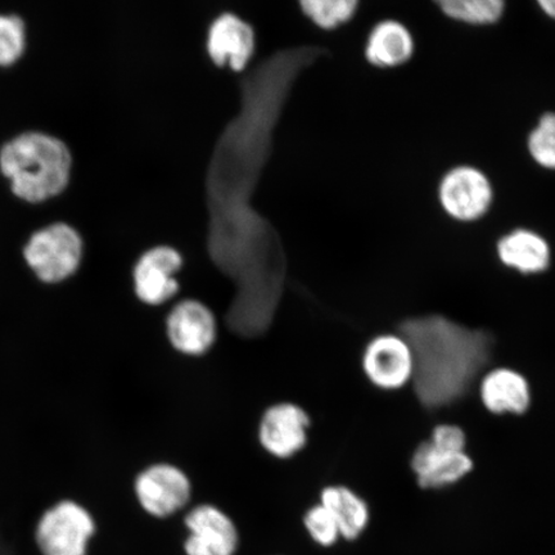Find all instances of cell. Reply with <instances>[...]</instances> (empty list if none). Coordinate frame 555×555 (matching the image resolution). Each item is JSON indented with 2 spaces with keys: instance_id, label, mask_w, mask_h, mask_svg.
<instances>
[{
  "instance_id": "obj_1",
  "label": "cell",
  "mask_w": 555,
  "mask_h": 555,
  "mask_svg": "<svg viewBox=\"0 0 555 555\" xmlns=\"http://www.w3.org/2000/svg\"><path fill=\"white\" fill-rule=\"evenodd\" d=\"M400 335L413 352L415 397L427 409L447 408L466 397L489 364L494 344L488 332L439 314L406 319Z\"/></svg>"
},
{
  "instance_id": "obj_2",
  "label": "cell",
  "mask_w": 555,
  "mask_h": 555,
  "mask_svg": "<svg viewBox=\"0 0 555 555\" xmlns=\"http://www.w3.org/2000/svg\"><path fill=\"white\" fill-rule=\"evenodd\" d=\"M0 170L12 191L27 203H43L66 190L72 179L73 155L61 139L25 133L0 151Z\"/></svg>"
},
{
  "instance_id": "obj_3",
  "label": "cell",
  "mask_w": 555,
  "mask_h": 555,
  "mask_svg": "<svg viewBox=\"0 0 555 555\" xmlns=\"http://www.w3.org/2000/svg\"><path fill=\"white\" fill-rule=\"evenodd\" d=\"M100 524L94 512L74 498L54 502L34 527V543L40 555H90Z\"/></svg>"
},
{
  "instance_id": "obj_4",
  "label": "cell",
  "mask_w": 555,
  "mask_h": 555,
  "mask_svg": "<svg viewBox=\"0 0 555 555\" xmlns=\"http://www.w3.org/2000/svg\"><path fill=\"white\" fill-rule=\"evenodd\" d=\"M133 495L145 516L166 520L190 508L193 483L186 472L176 464L158 462L135 476Z\"/></svg>"
},
{
  "instance_id": "obj_5",
  "label": "cell",
  "mask_w": 555,
  "mask_h": 555,
  "mask_svg": "<svg viewBox=\"0 0 555 555\" xmlns=\"http://www.w3.org/2000/svg\"><path fill=\"white\" fill-rule=\"evenodd\" d=\"M495 190L488 173L475 165L461 164L446 172L437 184L442 211L457 223L481 220L494 205Z\"/></svg>"
},
{
  "instance_id": "obj_6",
  "label": "cell",
  "mask_w": 555,
  "mask_h": 555,
  "mask_svg": "<svg viewBox=\"0 0 555 555\" xmlns=\"http://www.w3.org/2000/svg\"><path fill=\"white\" fill-rule=\"evenodd\" d=\"M184 555H238L241 531L235 519L215 503L193 504L184 512Z\"/></svg>"
},
{
  "instance_id": "obj_7",
  "label": "cell",
  "mask_w": 555,
  "mask_h": 555,
  "mask_svg": "<svg viewBox=\"0 0 555 555\" xmlns=\"http://www.w3.org/2000/svg\"><path fill=\"white\" fill-rule=\"evenodd\" d=\"M81 258L80 234L64 223L41 229L25 247L27 263L41 281L48 283H57L73 275Z\"/></svg>"
},
{
  "instance_id": "obj_8",
  "label": "cell",
  "mask_w": 555,
  "mask_h": 555,
  "mask_svg": "<svg viewBox=\"0 0 555 555\" xmlns=\"http://www.w3.org/2000/svg\"><path fill=\"white\" fill-rule=\"evenodd\" d=\"M362 365L367 380L379 390L398 391L413 380V352L401 335L385 333L372 338L365 346Z\"/></svg>"
},
{
  "instance_id": "obj_9",
  "label": "cell",
  "mask_w": 555,
  "mask_h": 555,
  "mask_svg": "<svg viewBox=\"0 0 555 555\" xmlns=\"http://www.w3.org/2000/svg\"><path fill=\"white\" fill-rule=\"evenodd\" d=\"M183 266L182 255L171 246L147 249L135 263L133 280L135 295L145 305L158 307L179 291L177 273Z\"/></svg>"
},
{
  "instance_id": "obj_10",
  "label": "cell",
  "mask_w": 555,
  "mask_h": 555,
  "mask_svg": "<svg viewBox=\"0 0 555 555\" xmlns=\"http://www.w3.org/2000/svg\"><path fill=\"white\" fill-rule=\"evenodd\" d=\"M206 51L215 66L235 74L246 72L256 51L254 27L233 13H224L208 29Z\"/></svg>"
},
{
  "instance_id": "obj_11",
  "label": "cell",
  "mask_w": 555,
  "mask_h": 555,
  "mask_svg": "<svg viewBox=\"0 0 555 555\" xmlns=\"http://www.w3.org/2000/svg\"><path fill=\"white\" fill-rule=\"evenodd\" d=\"M310 420L304 409L282 402L269 408L259 426L263 450L276 460H291L307 447Z\"/></svg>"
},
{
  "instance_id": "obj_12",
  "label": "cell",
  "mask_w": 555,
  "mask_h": 555,
  "mask_svg": "<svg viewBox=\"0 0 555 555\" xmlns=\"http://www.w3.org/2000/svg\"><path fill=\"white\" fill-rule=\"evenodd\" d=\"M217 332V321L211 310L196 300L179 302L166 321L170 344L185 356H203L210 350Z\"/></svg>"
},
{
  "instance_id": "obj_13",
  "label": "cell",
  "mask_w": 555,
  "mask_h": 555,
  "mask_svg": "<svg viewBox=\"0 0 555 555\" xmlns=\"http://www.w3.org/2000/svg\"><path fill=\"white\" fill-rule=\"evenodd\" d=\"M416 50L414 35L397 18H385L372 26L364 40L363 54L367 65L377 69L405 66Z\"/></svg>"
},
{
  "instance_id": "obj_14",
  "label": "cell",
  "mask_w": 555,
  "mask_h": 555,
  "mask_svg": "<svg viewBox=\"0 0 555 555\" xmlns=\"http://www.w3.org/2000/svg\"><path fill=\"white\" fill-rule=\"evenodd\" d=\"M474 468L466 451H453L423 441L415 449L412 469L416 480L425 489H440L461 481Z\"/></svg>"
},
{
  "instance_id": "obj_15",
  "label": "cell",
  "mask_w": 555,
  "mask_h": 555,
  "mask_svg": "<svg viewBox=\"0 0 555 555\" xmlns=\"http://www.w3.org/2000/svg\"><path fill=\"white\" fill-rule=\"evenodd\" d=\"M478 392L486 411L494 415H524L531 406L529 380L511 367H495L486 373Z\"/></svg>"
},
{
  "instance_id": "obj_16",
  "label": "cell",
  "mask_w": 555,
  "mask_h": 555,
  "mask_svg": "<svg viewBox=\"0 0 555 555\" xmlns=\"http://www.w3.org/2000/svg\"><path fill=\"white\" fill-rule=\"evenodd\" d=\"M499 261L522 275L546 272L552 262V248L543 235L529 228H516L496 242Z\"/></svg>"
},
{
  "instance_id": "obj_17",
  "label": "cell",
  "mask_w": 555,
  "mask_h": 555,
  "mask_svg": "<svg viewBox=\"0 0 555 555\" xmlns=\"http://www.w3.org/2000/svg\"><path fill=\"white\" fill-rule=\"evenodd\" d=\"M319 503L335 517L341 538L351 541L362 535L370 520V509L356 491L343 485H330L319 494Z\"/></svg>"
},
{
  "instance_id": "obj_18",
  "label": "cell",
  "mask_w": 555,
  "mask_h": 555,
  "mask_svg": "<svg viewBox=\"0 0 555 555\" xmlns=\"http://www.w3.org/2000/svg\"><path fill=\"white\" fill-rule=\"evenodd\" d=\"M443 16L474 27L494 26L503 20L506 0H433Z\"/></svg>"
},
{
  "instance_id": "obj_19",
  "label": "cell",
  "mask_w": 555,
  "mask_h": 555,
  "mask_svg": "<svg viewBox=\"0 0 555 555\" xmlns=\"http://www.w3.org/2000/svg\"><path fill=\"white\" fill-rule=\"evenodd\" d=\"M360 4L362 0H298L302 15L324 33L349 26L357 18Z\"/></svg>"
},
{
  "instance_id": "obj_20",
  "label": "cell",
  "mask_w": 555,
  "mask_h": 555,
  "mask_svg": "<svg viewBox=\"0 0 555 555\" xmlns=\"http://www.w3.org/2000/svg\"><path fill=\"white\" fill-rule=\"evenodd\" d=\"M526 150L532 163L540 169L555 171V113H544L539 117L526 139Z\"/></svg>"
},
{
  "instance_id": "obj_21",
  "label": "cell",
  "mask_w": 555,
  "mask_h": 555,
  "mask_svg": "<svg viewBox=\"0 0 555 555\" xmlns=\"http://www.w3.org/2000/svg\"><path fill=\"white\" fill-rule=\"evenodd\" d=\"M302 527L319 546L331 547L341 538L335 517L319 502L304 512Z\"/></svg>"
},
{
  "instance_id": "obj_22",
  "label": "cell",
  "mask_w": 555,
  "mask_h": 555,
  "mask_svg": "<svg viewBox=\"0 0 555 555\" xmlns=\"http://www.w3.org/2000/svg\"><path fill=\"white\" fill-rule=\"evenodd\" d=\"M26 44L24 21L0 15V66H11L23 55Z\"/></svg>"
},
{
  "instance_id": "obj_23",
  "label": "cell",
  "mask_w": 555,
  "mask_h": 555,
  "mask_svg": "<svg viewBox=\"0 0 555 555\" xmlns=\"http://www.w3.org/2000/svg\"><path fill=\"white\" fill-rule=\"evenodd\" d=\"M429 441L443 449L466 451L467 436L460 426L439 425L434 428Z\"/></svg>"
},
{
  "instance_id": "obj_24",
  "label": "cell",
  "mask_w": 555,
  "mask_h": 555,
  "mask_svg": "<svg viewBox=\"0 0 555 555\" xmlns=\"http://www.w3.org/2000/svg\"><path fill=\"white\" fill-rule=\"evenodd\" d=\"M537 4L547 18L555 21V0H537Z\"/></svg>"
},
{
  "instance_id": "obj_25",
  "label": "cell",
  "mask_w": 555,
  "mask_h": 555,
  "mask_svg": "<svg viewBox=\"0 0 555 555\" xmlns=\"http://www.w3.org/2000/svg\"><path fill=\"white\" fill-rule=\"evenodd\" d=\"M274 555H280V554H274Z\"/></svg>"
}]
</instances>
